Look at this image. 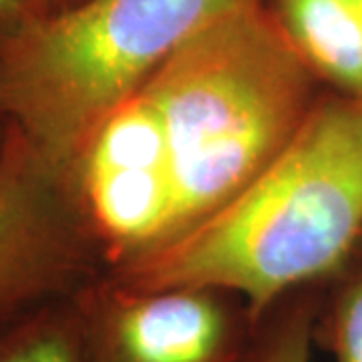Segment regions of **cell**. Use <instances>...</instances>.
Segmentation results:
<instances>
[{"label":"cell","instance_id":"13","mask_svg":"<svg viewBox=\"0 0 362 362\" xmlns=\"http://www.w3.org/2000/svg\"><path fill=\"white\" fill-rule=\"evenodd\" d=\"M6 137H8V125L0 119V157L4 151V145H6Z\"/></svg>","mask_w":362,"mask_h":362},{"label":"cell","instance_id":"6","mask_svg":"<svg viewBox=\"0 0 362 362\" xmlns=\"http://www.w3.org/2000/svg\"><path fill=\"white\" fill-rule=\"evenodd\" d=\"M89 362H246L258 324L206 288L133 290L103 270L75 294Z\"/></svg>","mask_w":362,"mask_h":362},{"label":"cell","instance_id":"10","mask_svg":"<svg viewBox=\"0 0 362 362\" xmlns=\"http://www.w3.org/2000/svg\"><path fill=\"white\" fill-rule=\"evenodd\" d=\"M320 292V286L304 288L268 312L256 328L246 362H312Z\"/></svg>","mask_w":362,"mask_h":362},{"label":"cell","instance_id":"4","mask_svg":"<svg viewBox=\"0 0 362 362\" xmlns=\"http://www.w3.org/2000/svg\"><path fill=\"white\" fill-rule=\"evenodd\" d=\"M103 270L66 180L8 125L0 157V330Z\"/></svg>","mask_w":362,"mask_h":362},{"label":"cell","instance_id":"1","mask_svg":"<svg viewBox=\"0 0 362 362\" xmlns=\"http://www.w3.org/2000/svg\"><path fill=\"white\" fill-rule=\"evenodd\" d=\"M362 238V97L326 89L256 180L180 235L105 274L133 290L206 288L259 320L282 300L324 286Z\"/></svg>","mask_w":362,"mask_h":362},{"label":"cell","instance_id":"11","mask_svg":"<svg viewBox=\"0 0 362 362\" xmlns=\"http://www.w3.org/2000/svg\"><path fill=\"white\" fill-rule=\"evenodd\" d=\"M47 16L42 0H0V49Z\"/></svg>","mask_w":362,"mask_h":362},{"label":"cell","instance_id":"7","mask_svg":"<svg viewBox=\"0 0 362 362\" xmlns=\"http://www.w3.org/2000/svg\"><path fill=\"white\" fill-rule=\"evenodd\" d=\"M266 4L322 85L362 97V0H266Z\"/></svg>","mask_w":362,"mask_h":362},{"label":"cell","instance_id":"8","mask_svg":"<svg viewBox=\"0 0 362 362\" xmlns=\"http://www.w3.org/2000/svg\"><path fill=\"white\" fill-rule=\"evenodd\" d=\"M0 362H89L75 294L52 300L0 330Z\"/></svg>","mask_w":362,"mask_h":362},{"label":"cell","instance_id":"12","mask_svg":"<svg viewBox=\"0 0 362 362\" xmlns=\"http://www.w3.org/2000/svg\"><path fill=\"white\" fill-rule=\"evenodd\" d=\"M45 2V8H47V14L61 13V11H66V8H73L81 4L83 0H42Z\"/></svg>","mask_w":362,"mask_h":362},{"label":"cell","instance_id":"9","mask_svg":"<svg viewBox=\"0 0 362 362\" xmlns=\"http://www.w3.org/2000/svg\"><path fill=\"white\" fill-rule=\"evenodd\" d=\"M324 286L314 322V342L334 362H362L361 259H352Z\"/></svg>","mask_w":362,"mask_h":362},{"label":"cell","instance_id":"2","mask_svg":"<svg viewBox=\"0 0 362 362\" xmlns=\"http://www.w3.org/2000/svg\"><path fill=\"white\" fill-rule=\"evenodd\" d=\"M320 85L266 0H246L185 40L141 87L163 121L175 180L163 242L246 189L300 129Z\"/></svg>","mask_w":362,"mask_h":362},{"label":"cell","instance_id":"3","mask_svg":"<svg viewBox=\"0 0 362 362\" xmlns=\"http://www.w3.org/2000/svg\"><path fill=\"white\" fill-rule=\"evenodd\" d=\"M246 0H83L0 49V119L61 175L97 125L202 26Z\"/></svg>","mask_w":362,"mask_h":362},{"label":"cell","instance_id":"5","mask_svg":"<svg viewBox=\"0 0 362 362\" xmlns=\"http://www.w3.org/2000/svg\"><path fill=\"white\" fill-rule=\"evenodd\" d=\"M65 180L103 270L168 238L175 214L171 153L163 121L141 89L97 125Z\"/></svg>","mask_w":362,"mask_h":362},{"label":"cell","instance_id":"14","mask_svg":"<svg viewBox=\"0 0 362 362\" xmlns=\"http://www.w3.org/2000/svg\"><path fill=\"white\" fill-rule=\"evenodd\" d=\"M356 259H361L362 262V238L361 242H358V247H356Z\"/></svg>","mask_w":362,"mask_h":362}]
</instances>
